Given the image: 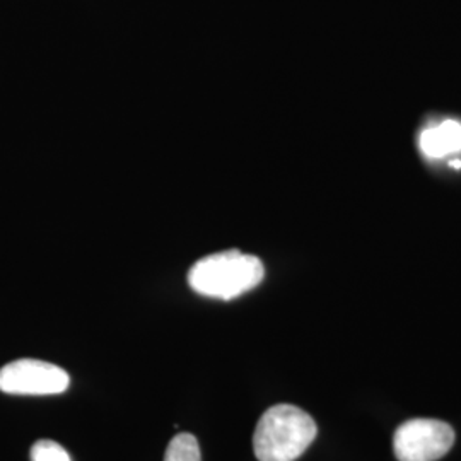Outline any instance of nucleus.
I'll use <instances>...</instances> for the list:
<instances>
[{
  "label": "nucleus",
  "mask_w": 461,
  "mask_h": 461,
  "mask_svg": "<svg viewBox=\"0 0 461 461\" xmlns=\"http://www.w3.org/2000/svg\"><path fill=\"white\" fill-rule=\"evenodd\" d=\"M264 277L260 258L228 249L198 260L188 272V284L200 296L230 301L255 289Z\"/></svg>",
  "instance_id": "obj_1"
},
{
  "label": "nucleus",
  "mask_w": 461,
  "mask_h": 461,
  "mask_svg": "<svg viewBox=\"0 0 461 461\" xmlns=\"http://www.w3.org/2000/svg\"><path fill=\"white\" fill-rule=\"evenodd\" d=\"M318 428L310 413L296 405H274L255 429V456L258 461H296L312 446Z\"/></svg>",
  "instance_id": "obj_2"
},
{
  "label": "nucleus",
  "mask_w": 461,
  "mask_h": 461,
  "mask_svg": "<svg viewBox=\"0 0 461 461\" xmlns=\"http://www.w3.org/2000/svg\"><path fill=\"white\" fill-rule=\"evenodd\" d=\"M455 445V430L443 420L412 419L396 429L393 451L398 461H438Z\"/></svg>",
  "instance_id": "obj_3"
},
{
  "label": "nucleus",
  "mask_w": 461,
  "mask_h": 461,
  "mask_svg": "<svg viewBox=\"0 0 461 461\" xmlns=\"http://www.w3.org/2000/svg\"><path fill=\"white\" fill-rule=\"evenodd\" d=\"M68 384L62 367L38 359H19L0 369V392L9 395H59Z\"/></svg>",
  "instance_id": "obj_4"
},
{
  "label": "nucleus",
  "mask_w": 461,
  "mask_h": 461,
  "mask_svg": "<svg viewBox=\"0 0 461 461\" xmlns=\"http://www.w3.org/2000/svg\"><path fill=\"white\" fill-rule=\"evenodd\" d=\"M419 149L430 159H441L461 150V123L446 120L436 127H428L419 135Z\"/></svg>",
  "instance_id": "obj_5"
},
{
  "label": "nucleus",
  "mask_w": 461,
  "mask_h": 461,
  "mask_svg": "<svg viewBox=\"0 0 461 461\" xmlns=\"http://www.w3.org/2000/svg\"><path fill=\"white\" fill-rule=\"evenodd\" d=\"M165 461H202L197 438L190 432L176 434L166 447Z\"/></svg>",
  "instance_id": "obj_6"
},
{
  "label": "nucleus",
  "mask_w": 461,
  "mask_h": 461,
  "mask_svg": "<svg viewBox=\"0 0 461 461\" xmlns=\"http://www.w3.org/2000/svg\"><path fill=\"white\" fill-rule=\"evenodd\" d=\"M32 461H72L64 446L50 441V439H41L34 443L32 447Z\"/></svg>",
  "instance_id": "obj_7"
},
{
  "label": "nucleus",
  "mask_w": 461,
  "mask_h": 461,
  "mask_svg": "<svg viewBox=\"0 0 461 461\" xmlns=\"http://www.w3.org/2000/svg\"><path fill=\"white\" fill-rule=\"evenodd\" d=\"M449 166H451V167H456V169H460L461 161L460 159H451V161H449Z\"/></svg>",
  "instance_id": "obj_8"
}]
</instances>
